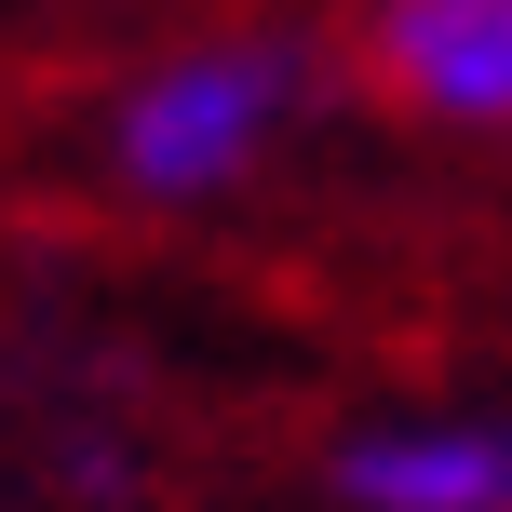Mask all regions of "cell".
<instances>
[{"instance_id": "obj_2", "label": "cell", "mask_w": 512, "mask_h": 512, "mask_svg": "<svg viewBox=\"0 0 512 512\" xmlns=\"http://www.w3.org/2000/svg\"><path fill=\"white\" fill-rule=\"evenodd\" d=\"M351 512H512V418H391L337 445Z\"/></svg>"}, {"instance_id": "obj_3", "label": "cell", "mask_w": 512, "mask_h": 512, "mask_svg": "<svg viewBox=\"0 0 512 512\" xmlns=\"http://www.w3.org/2000/svg\"><path fill=\"white\" fill-rule=\"evenodd\" d=\"M378 81L432 122H512V0H378Z\"/></svg>"}, {"instance_id": "obj_1", "label": "cell", "mask_w": 512, "mask_h": 512, "mask_svg": "<svg viewBox=\"0 0 512 512\" xmlns=\"http://www.w3.org/2000/svg\"><path fill=\"white\" fill-rule=\"evenodd\" d=\"M297 95H310L297 41H189L108 108V162H122L135 203H216V189H243L270 162Z\"/></svg>"}]
</instances>
